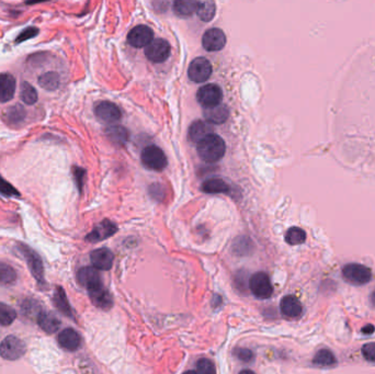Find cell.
Instances as JSON below:
<instances>
[{"label": "cell", "instance_id": "obj_1", "mask_svg": "<svg viewBox=\"0 0 375 374\" xmlns=\"http://www.w3.org/2000/svg\"><path fill=\"white\" fill-rule=\"evenodd\" d=\"M198 154L205 162H216L222 159L226 152V144L223 138L211 133L198 143Z\"/></svg>", "mask_w": 375, "mask_h": 374}, {"label": "cell", "instance_id": "obj_2", "mask_svg": "<svg viewBox=\"0 0 375 374\" xmlns=\"http://www.w3.org/2000/svg\"><path fill=\"white\" fill-rule=\"evenodd\" d=\"M142 162L145 167L150 169V170L161 171L167 167L168 160L161 148L155 146V145H149V146L143 149Z\"/></svg>", "mask_w": 375, "mask_h": 374}, {"label": "cell", "instance_id": "obj_3", "mask_svg": "<svg viewBox=\"0 0 375 374\" xmlns=\"http://www.w3.org/2000/svg\"><path fill=\"white\" fill-rule=\"evenodd\" d=\"M343 279L354 286H363L372 279L370 268L359 263H348L342 269Z\"/></svg>", "mask_w": 375, "mask_h": 374}, {"label": "cell", "instance_id": "obj_4", "mask_svg": "<svg viewBox=\"0 0 375 374\" xmlns=\"http://www.w3.org/2000/svg\"><path fill=\"white\" fill-rule=\"evenodd\" d=\"M26 353V345L16 336H8L0 343V355L6 360L20 359Z\"/></svg>", "mask_w": 375, "mask_h": 374}, {"label": "cell", "instance_id": "obj_5", "mask_svg": "<svg viewBox=\"0 0 375 374\" xmlns=\"http://www.w3.org/2000/svg\"><path fill=\"white\" fill-rule=\"evenodd\" d=\"M249 288L256 298L265 300L273 293V287L271 285L270 277L264 272H257L252 274L249 281Z\"/></svg>", "mask_w": 375, "mask_h": 374}, {"label": "cell", "instance_id": "obj_6", "mask_svg": "<svg viewBox=\"0 0 375 374\" xmlns=\"http://www.w3.org/2000/svg\"><path fill=\"white\" fill-rule=\"evenodd\" d=\"M212 71L213 68L210 60L204 57H198L190 63L188 76L193 82H204L211 77Z\"/></svg>", "mask_w": 375, "mask_h": 374}, {"label": "cell", "instance_id": "obj_7", "mask_svg": "<svg viewBox=\"0 0 375 374\" xmlns=\"http://www.w3.org/2000/svg\"><path fill=\"white\" fill-rule=\"evenodd\" d=\"M170 44L164 39L153 40L145 50L146 57L153 63L165 62L170 56Z\"/></svg>", "mask_w": 375, "mask_h": 374}, {"label": "cell", "instance_id": "obj_8", "mask_svg": "<svg viewBox=\"0 0 375 374\" xmlns=\"http://www.w3.org/2000/svg\"><path fill=\"white\" fill-rule=\"evenodd\" d=\"M223 98V92L220 86L215 83H209L199 89L197 94V99L199 104L204 108L213 107L221 104Z\"/></svg>", "mask_w": 375, "mask_h": 374}, {"label": "cell", "instance_id": "obj_9", "mask_svg": "<svg viewBox=\"0 0 375 374\" xmlns=\"http://www.w3.org/2000/svg\"><path fill=\"white\" fill-rule=\"evenodd\" d=\"M96 117L98 118L101 122L107 124L116 123L122 118V112L120 108L112 104L110 101H102L96 106L95 109Z\"/></svg>", "mask_w": 375, "mask_h": 374}, {"label": "cell", "instance_id": "obj_10", "mask_svg": "<svg viewBox=\"0 0 375 374\" xmlns=\"http://www.w3.org/2000/svg\"><path fill=\"white\" fill-rule=\"evenodd\" d=\"M153 40L154 32L147 26H137L133 28L128 35L129 44L136 48L146 47Z\"/></svg>", "mask_w": 375, "mask_h": 374}, {"label": "cell", "instance_id": "obj_11", "mask_svg": "<svg viewBox=\"0 0 375 374\" xmlns=\"http://www.w3.org/2000/svg\"><path fill=\"white\" fill-rule=\"evenodd\" d=\"M226 44V35L221 29L213 28L208 30L202 36V45L209 52H217Z\"/></svg>", "mask_w": 375, "mask_h": 374}, {"label": "cell", "instance_id": "obj_12", "mask_svg": "<svg viewBox=\"0 0 375 374\" xmlns=\"http://www.w3.org/2000/svg\"><path fill=\"white\" fill-rule=\"evenodd\" d=\"M118 231L117 225L110 221H104L97 225L91 232L88 234L86 240L89 243H98V241L105 240L113 236Z\"/></svg>", "mask_w": 375, "mask_h": 374}, {"label": "cell", "instance_id": "obj_13", "mask_svg": "<svg viewBox=\"0 0 375 374\" xmlns=\"http://www.w3.org/2000/svg\"><path fill=\"white\" fill-rule=\"evenodd\" d=\"M90 260L95 268L98 270H110L113 265L114 255L112 251L108 248L96 249L90 255Z\"/></svg>", "mask_w": 375, "mask_h": 374}, {"label": "cell", "instance_id": "obj_14", "mask_svg": "<svg viewBox=\"0 0 375 374\" xmlns=\"http://www.w3.org/2000/svg\"><path fill=\"white\" fill-rule=\"evenodd\" d=\"M77 280L82 287H84L87 290L93 289L96 287L102 285L98 269L95 267L81 268L77 273Z\"/></svg>", "mask_w": 375, "mask_h": 374}, {"label": "cell", "instance_id": "obj_15", "mask_svg": "<svg viewBox=\"0 0 375 374\" xmlns=\"http://www.w3.org/2000/svg\"><path fill=\"white\" fill-rule=\"evenodd\" d=\"M17 88L16 78L11 74H0V104H6L15 97Z\"/></svg>", "mask_w": 375, "mask_h": 374}, {"label": "cell", "instance_id": "obj_16", "mask_svg": "<svg viewBox=\"0 0 375 374\" xmlns=\"http://www.w3.org/2000/svg\"><path fill=\"white\" fill-rule=\"evenodd\" d=\"M88 292H89L90 300L92 301V303L96 306H98L100 307V309H104V310L110 309V307L112 306L113 301H112L111 294L109 293L108 290L102 285L88 290Z\"/></svg>", "mask_w": 375, "mask_h": 374}, {"label": "cell", "instance_id": "obj_17", "mask_svg": "<svg viewBox=\"0 0 375 374\" xmlns=\"http://www.w3.org/2000/svg\"><path fill=\"white\" fill-rule=\"evenodd\" d=\"M59 346L68 351H75L81 345L80 335L72 328H66L58 335Z\"/></svg>", "mask_w": 375, "mask_h": 374}, {"label": "cell", "instance_id": "obj_18", "mask_svg": "<svg viewBox=\"0 0 375 374\" xmlns=\"http://www.w3.org/2000/svg\"><path fill=\"white\" fill-rule=\"evenodd\" d=\"M21 252L27 258L29 267L31 269L32 274L35 276L36 280H43L44 271H43V263H42L41 258L39 257L38 253L30 249L27 246H21Z\"/></svg>", "mask_w": 375, "mask_h": 374}, {"label": "cell", "instance_id": "obj_19", "mask_svg": "<svg viewBox=\"0 0 375 374\" xmlns=\"http://www.w3.org/2000/svg\"><path fill=\"white\" fill-rule=\"evenodd\" d=\"M228 116V109L224 105L219 104L213 107L204 108V118L211 124H222L226 122Z\"/></svg>", "mask_w": 375, "mask_h": 374}, {"label": "cell", "instance_id": "obj_20", "mask_svg": "<svg viewBox=\"0 0 375 374\" xmlns=\"http://www.w3.org/2000/svg\"><path fill=\"white\" fill-rule=\"evenodd\" d=\"M280 309L283 315L289 318L299 317L302 314V311H303L301 302L293 295H288V297L282 299Z\"/></svg>", "mask_w": 375, "mask_h": 374}, {"label": "cell", "instance_id": "obj_21", "mask_svg": "<svg viewBox=\"0 0 375 374\" xmlns=\"http://www.w3.org/2000/svg\"><path fill=\"white\" fill-rule=\"evenodd\" d=\"M213 133L211 123L208 121H196L193 122L189 129V138L193 143H199L200 141Z\"/></svg>", "mask_w": 375, "mask_h": 374}, {"label": "cell", "instance_id": "obj_22", "mask_svg": "<svg viewBox=\"0 0 375 374\" xmlns=\"http://www.w3.org/2000/svg\"><path fill=\"white\" fill-rule=\"evenodd\" d=\"M201 189L205 193H210V195H220V193H229L231 192V186L220 178H212L204 181Z\"/></svg>", "mask_w": 375, "mask_h": 374}, {"label": "cell", "instance_id": "obj_23", "mask_svg": "<svg viewBox=\"0 0 375 374\" xmlns=\"http://www.w3.org/2000/svg\"><path fill=\"white\" fill-rule=\"evenodd\" d=\"M197 15L204 22H210L215 17L216 5L214 0H198Z\"/></svg>", "mask_w": 375, "mask_h": 374}, {"label": "cell", "instance_id": "obj_24", "mask_svg": "<svg viewBox=\"0 0 375 374\" xmlns=\"http://www.w3.org/2000/svg\"><path fill=\"white\" fill-rule=\"evenodd\" d=\"M38 324L42 329L46 331V333L48 334L55 333V331L58 330L59 326H60L59 319L55 315H53L52 313H48V312H42L39 314Z\"/></svg>", "mask_w": 375, "mask_h": 374}, {"label": "cell", "instance_id": "obj_25", "mask_svg": "<svg viewBox=\"0 0 375 374\" xmlns=\"http://www.w3.org/2000/svg\"><path fill=\"white\" fill-rule=\"evenodd\" d=\"M198 0H174L173 10L177 16L190 17L197 11Z\"/></svg>", "mask_w": 375, "mask_h": 374}, {"label": "cell", "instance_id": "obj_26", "mask_svg": "<svg viewBox=\"0 0 375 374\" xmlns=\"http://www.w3.org/2000/svg\"><path fill=\"white\" fill-rule=\"evenodd\" d=\"M39 84L48 91L56 90L60 84V76L56 71H46L39 78Z\"/></svg>", "mask_w": 375, "mask_h": 374}, {"label": "cell", "instance_id": "obj_27", "mask_svg": "<svg viewBox=\"0 0 375 374\" xmlns=\"http://www.w3.org/2000/svg\"><path fill=\"white\" fill-rule=\"evenodd\" d=\"M107 135L117 145H124L129 141V132L122 126L114 125L107 130Z\"/></svg>", "mask_w": 375, "mask_h": 374}, {"label": "cell", "instance_id": "obj_28", "mask_svg": "<svg viewBox=\"0 0 375 374\" xmlns=\"http://www.w3.org/2000/svg\"><path fill=\"white\" fill-rule=\"evenodd\" d=\"M54 303H55V306L64 314V315L72 317L70 305L62 288H57L55 293H54Z\"/></svg>", "mask_w": 375, "mask_h": 374}, {"label": "cell", "instance_id": "obj_29", "mask_svg": "<svg viewBox=\"0 0 375 374\" xmlns=\"http://www.w3.org/2000/svg\"><path fill=\"white\" fill-rule=\"evenodd\" d=\"M313 362L316 365L330 366V365L336 364L337 360H336V357L334 355V353H332L330 350L324 348L322 350H319V351L315 354V358H314Z\"/></svg>", "mask_w": 375, "mask_h": 374}, {"label": "cell", "instance_id": "obj_30", "mask_svg": "<svg viewBox=\"0 0 375 374\" xmlns=\"http://www.w3.org/2000/svg\"><path fill=\"white\" fill-rule=\"evenodd\" d=\"M21 100L28 106H33L38 101V92L35 88L29 82H23L20 91Z\"/></svg>", "mask_w": 375, "mask_h": 374}, {"label": "cell", "instance_id": "obj_31", "mask_svg": "<svg viewBox=\"0 0 375 374\" xmlns=\"http://www.w3.org/2000/svg\"><path fill=\"white\" fill-rule=\"evenodd\" d=\"M17 280V272L11 265L0 262V283L5 286L14 285Z\"/></svg>", "mask_w": 375, "mask_h": 374}, {"label": "cell", "instance_id": "obj_32", "mask_svg": "<svg viewBox=\"0 0 375 374\" xmlns=\"http://www.w3.org/2000/svg\"><path fill=\"white\" fill-rule=\"evenodd\" d=\"M306 240V233L300 227H291L286 234V241L289 245H301Z\"/></svg>", "mask_w": 375, "mask_h": 374}, {"label": "cell", "instance_id": "obj_33", "mask_svg": "<svg viewBox=\"0 0 375 374\" xmlns=\"http://www.w3.org/2000/svg\"><path fill=\"white\" fill-rule=\"evenodd\" d=\"M17 312L11 306L0 303V325L9 326L15 322Z\"/></svg>", "mask_w": 375, "mask_h": 374}, {"label": "cell", "instance_id": "obj_34", "mask_svg": "<svg viewBox=\"0 0 375 374\" xmlns=\"http://www.w3.org/2000/svg\"><path fill=\"white\" fill-rule=\"evenodd\" d=\"M26 118V110L21 106H12L8 109L7 111V119L10 123L18 124L21 123Z\"/></svg>", "mask_w": 375, "mask_h": 374}, {"label": "cell", "instance_id": "obj_35", "mask_svg": "<svg viewBox=\"0 0 375 374\" xmlns=\"http://www.w3.org/2000/svg\"><path fill=\"white\" fill-rule=\"evenodd\" d=\"M197 371L200 373L212 374L215 373V366L213 364V362L209 359H200L197 363Z\"/></svg>", "mask_w": 375, "mask_h": 374}, {"label": "cell", "instance_id": "obj_36", "mask_svg": "<svg viewBox=\"0 0 375 374\" xmlns=\"http://www.w3.org/2000/svg\"><path fill=\"white\" fill-rule=\"evenodd\" d=\"M38 34H39V30L36 28H33V27L28 28L27 30H24L22 33L19 34V36L17 38L16 42H17V43H21V42H24V41L34 38V36H36Z\"/></svg>", "mask_w": 375, "mask_h": 374}, {"label": "cell", "instance_id": "obj_37", "mask_svg": "<svg viewBox=\"0 0 375 374\" xmlns=\"http://www.w3.org/2000/svg\"><path fill=\"white\" fill-rule=\"evenodd\" d=\"M362 354L367 361L375 362V342L366 343L362 347Z\"/></svg>", "mask_w": 375, "mask_h": 374}, {"label": "cell", "instance_id": "obj_38", "mask_svg": "<svg viewBox=\"0 0 375 374\" xmlns=\"http://www.w3.org/2000/svg\"><path fill=\"white\" fill-rule=\"evenodd\" d=\"M235 353L236 355H237L239 360L244 361V362H250L253 360V353L249 349L239 348L238 350H236Z\"/></svg>", "mask_w": 375, "mask_h": 374}, {"label": "cell", "instance_id": "obj_39", "mask_svg": "<svg viewBox=\"0 0 375 374\" xmlns=\"http://www.w3.org/2000/svg\"><path fill=\"white\" fill-rule=\"evenodd\" d=\"M0 192H2L3 195L8 196V197L18 195V192L14 188H12V186L9 183L6 182V181L2 177H0Z\"/></svg>", "mask_w": 375, "mask_h": 374}, {"label": "cell", "instance_id": "obj_40", "mask_svg": "<svg viewBox=\"0 0 375 374\" xmlns=\"http://www.w3.org/2000/svg\"><path fill=\"white\" fill-rule=\"evenodd\" d=\"M74 174H75V178H76V182H77L78 188H79L81 190L82 189V184H83L84 170H83V169H81V168L76 167L74 169Z\"/></svg>", "mask_w": 375, "mask_h": 374}, {"label": "cell", "instance_id": "obj_41", "mask_svg": "<svg viewBox=\"0 0 375 374\" xmlns=\"http://www.w3.org/2000/svg\"><path fill=\"white\" fill-rule=\"evenodd\" d=\"M371 301H372V303H373V305L375 306V291L372 293V297H371Z\"/></svg>", "mask_w": 375, "mask_h": 374}]
</instances>
